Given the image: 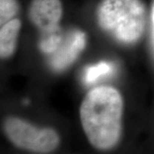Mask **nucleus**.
<instances>
[{
  "mask_svg": "<svg viewBox=\"0 0 154 154\" xmlns=\"http://www.w3.org/2000/svg\"><path fill=\"white\" fill-rule=\"evenodd\" d=\"M123 100L112 87L102 86L89 91L80 107L83 130L90 144L98 150H110L122 134Z\"/></svg>",
  "mask_w": 154,
  "mask_h": 154,
  "instance_id": "obj_1",
  "label": "nucleus"
},
{
  "mask_svg": "<svg viewBox=\"0 0 154 154\" xmlns=\"http://www.w3.org/2000/svg\"><path fill=\"white\" fill-rule=\"evenodd\" d=\"M96 16L99 28L120 44L137 43L146 30V10L141 0H101Z\"/></svg>",
  "mask_w": 154,
  "mask_h": 154,
  "instance_id": "obj_2",
  "label": "nucleus"
},
{
  "mask_svg": "<svg viewBox=\"0 0 154 154\" xmlns=\"http://www.w3.org/2000/svg\"><path fill=\"white\" fill-rule=\"evenodd\" d=\"M4 133L18 148L36 153H50L60 144L58 134L51 128H39L17 116L4 122Z\"/></svg>",
  "mask_w": 154,
  "mask_h": 154,
  "instance_id": "obj_3",
  "label": "nucleus"
},
{
  "mask_svg": "<svg viewBox=\"0 0 154 154\" xmlns=\"http://www.w3.org/2000/svg\"><path fill=\"white\" fill-rule=\"evenodd\" d=\"M87 45L86 33L78 29L63 35L57 49L47 56L50 68L55 72L64 71L76 60Z\"/></svg>",
  "mask_w": 154,
  "mask_h": 154,
  "instance_id": "obj_4",
  "label": "nucleus"
},
{
  "mask_svg": "<svg viewBox=\"0 0 154 154\" xmlns=\"http://www.w3.org/2000/svg\"><path fill=\"white\" fill-rule=\"evenodd\" d=\"M63 13L60 0H32L28 18L42 34L59 32V22Z\"/></svg>",
  "mask_w": 154,
  "mask_h": 154,
  "instance_id": "obj_5",
  "label": "nucleus"
},
{
  "mask_svg": "<svg viewBox=\"0 0 154 154\" xmlns=\"http://www.w3.org/2000/svg\"><path fill=\"white\" fill-rule=\"evenodd\" d=\"M21 27L22 22L19 19H12L2 25L0 30V57L2 59L11 57L16 51Z\"/></svg>",
  "mask_w": 154,
  "mask_h": 154,
  "instance_id": "obj_6",
  "label": "nucleus"
},
{
  "mask_svg": "<svg viewBox=\"0 0 154 154\" xmlns=\"http://www.w3.org/2000/svg\"><path fill=\"white\" fill-rule=\"evenodd\" d=\"M19 11L17 0H0V23L1 26L12 20Z\"/></svg>",
  "mask_w": 154,
  "mask_h": 154,
  "instance_id": "obj_7",
  "label": "nucleus"
},
{
  "mask_svg": "<svg viewBox=\"0 0 154 154\" xmlns=\"http://www.w3.org/2000/svg\"><path fill=\"white\" fill-rule=\"evenodd\" d=\"M112 70V64L107 62H101L96 65L88 67L85 72L86 82L91 83L95 82L102 75L109 74Z\"/></svg>",
  "mask_w": 154,
  "mask_h": 154,
  "instance_id": "obj_8",
  "label": "nucleus"
},
{
  "mask_svg": "<svg viewBox=\"0 0 154 154\" xmlns=\"http://www.w3.org/2000/svg\"><path fill=\"white\" fill-rule=\"evenodd\" d=\"M152 29H153V37H154V6L152 10Z\"/></svg>",
  "mask_w": 154,
  "mask_h": 154,
  "instance_id": "obj_9",
  "label": "nucleus"
}]
</instances>
